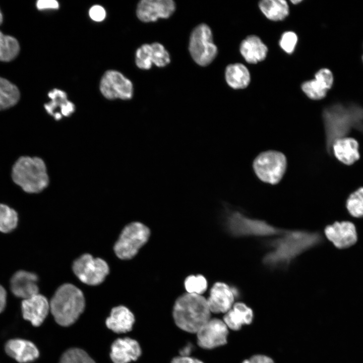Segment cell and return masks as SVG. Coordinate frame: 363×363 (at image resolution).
Here are the masks:
<instances>
[{
	"instance_id": "obj_1",
	"label": "cell",
	"mask_w": 363,
	"mask_h": 363,
	"mask_svg": "<svg viewBox=\"0 0 363 363\" xmlns=\"http://www.w3.org/2000/svg\"><path fill=\"white\" fill-rule=\"evenodd\" d=\"M279 236L268 243L270 250L263 257V264L269 268L286 267L321 240L319 234L300 230H284Z\"/></svg>"
},
{
	"instance_id": "obj_2",
	"label": "cell",
	"mask_w": 363,
	"mask_h": 363,
	"mask_svg": "<svg viewBox=\"0 0 363 363\" xmlns=\"http://www.w3.org/2000/svg\"><path fill=\"white\" fill-rule=\"evenodd\" d=\"M207 299L200 294L187 293L175 301L173 317L176 325L190 333L198 331L210 319Z\"/></svg>"
},
{
	"instance_id": "obj_3",
	"label": "cell",
	"mask_w": 363,
	"mask_h": 363,
	"mask_svg": "<svg viewBox=\"0 0 363 363\" xmlns=\"http://www.w3.org/2000/svg\"><path fill=\"white\" fill-rule=\"evenodd\" d=\"M49 305L55 322L62 326L67 327L74 324L83 312L85 301L79 288L66 283L55 291Z\"/></svg>"
},
{
	"instance_id": "obj_4",
	"label": "cell",
	"mask_w": 363,
	"mask_h": 363,
	"mask_svg": "<svg viewBox=\"0 0 363 363\" xmlns=\"http://www.w3.org/2000/svg\"><path fill=\"white\" fill-rule=\"evenodd\" d=\"M14 182L28 193H38L48 185L49 176L44 161L37 157L22 156L12 171Z\"/></svg>"
},
{
	"instance_id": "obj_5",
	"label": "cell",
	"mask_w": 363,
	"mask_h": 363,
	"mask_svg": "<svg viewBox=\"0 0 363 363\" xmlns=\"http://www.w3.org/2000/svg\"><path fill=\"white\" fill-rule=\"evenodd\" d=\"M323 118L325 127L326 146L330 151L332 142L336 139L344 137L343 122L345 123L363 118V108L355 105L334 104L324 109Z\"/></svg>"
},
{
	"instance_id": "obj_6",
	"label": "cell",
	"mask_w": 363,
	"mask_h": 363,
	"mask_svg": "<svg viewBox=\"0 0 363 363\" xmlns=\"http://www.w3.org/2000/svg\"><path fill=\"white\" fill-rule=\"evenodd\" d=\"M150 235L149 228L143 223L135 222L128 224L114 246L115 255L123 260L133 258L147 243Z\"/></svg>"
},
{
	"instance_id": "obj_7",
	"label": "cell",
	"mask_w": 363,
	"mask_h": 363,
	"mask_svg": "<svg viewBox=\"0 0 363 363\" xmlns=\"http://www.w3.org/2000/svg\"><path fill=\"white\" fill-rule=\"evenodd\" d=\"M254 171L263 182L277 184L282 178L287 167V160L282 153L268 150L259 154L253 163Z\"/></svg>"
},
{
	"instance_id": "obj_8",
	"label": "cell",
	"mask_w": 363,
	"mask_h": 363,
	"mask_svg": "<svg viewBox=\"0 0 363 363\" xmlns=\"http://www.w3.org/2000/svg\"><path fill=\"white\" fill-rule=\"evenodd\" d=\"M227 225L231 233L237 236L279 235L284 231L265 221L250 218L237 211L229 214Z\"/></svg>"
},
{
	"instance_id": "obj_9",
	"label": "cell",
	"mask_w": 363,
	"mask_h": 363,
	"mask_svg": "<svg viewBox=\"0 0 363 363\" xmlns=\"http://www.w3.org/2000/svg\"><path fill=\"white\" fill-rule=\"evenodd\" d=\"M189 51L194 61L201 66L209 65L215 58L217 48L213 43L212 31L207 25L201 24L192 32Z\"/></svg>"
},
{
	"instance_id": "obj_10",
	"label": "cell",
	"mask_w": 363,
	"mask_h": 363,
	"mask_svg": "<svg viewBox=\"0 0 363 363\" xmlns=\"http://www.w3.org/2000/svg\"><path fill=\"white\" fill-rule=\"evenodd\" d=\"M73 270L83 283L96 285L102 283L109 273V267L103 259L88 254L77 258L73 264Z\"/></svg>"
},
{
	"instance_id": "obj_11",
	"label": "cell",
	"mask_w": 363,
	"mask_h": 363,
	"mask_svg": "<svg viewBox=\"0 0 363 363\" xmlns=\"http://www.w3.org/2000/svg\"><path fill=\"white\" fill-rule=\"evenodd\" d=\"M99 88L102 94L108 99L128 100L133 96V87L131 81L114 70L105 72L101 79Z\"/></svg>"
},
{
	"instance_id": "obj_12",
	"label": "cell",
	"mask_w": 363,
	"mask_h": 363,
	"mask_svg": "<svg viewBox=\"0 0 363 363\" xmlns=\"http://www.w3.org/2000/svg\"><path fill=\"white\" fill-rule=\"evenodd\" d=\"M228 327L220 319H210L197 332L198 343L205 349H212L227 342Z\"/></svg>"
},
{
	"instance_id": "obj_13",
	"label": "cell",
	"mask_w": 363,
	"mask_h": 363,
	"mask_svg": "<svg viewBox=\"0 0 363 363\" xmlns=\"http://www.w3.org/2000/svg\"><path fill=\"white\" fill-rule=\"evenodd\" d=\"M175 9V4L171 0H142L138 4L136 14L141 21L150 22L169 18Z\"/></svg>"
},
{
	"instance_id": "obj_14",
	"label": "cell",
	"mask_w": 363,
	"mask_h": 363,
	"mask_svg": "<svg viewBox=\"0 0 363 363\" xmlns=\"http://www.w3.org/2000/svg\"><path fill=\"white\" fill-rule=\"evenodd\" d=\"M324 232L327 238L339 249L349 247L357 240L355 226L350 222H336L327 226Z\"/></svg>"
},
{
	"instance_id": "obj_15",
	"label": "cell",
	"mask_w": 363,
	"mask_h": 363,
	"mask_svg": "<svg viewBox=\"0 0 363 363\" xmlns=\"http://www.w3.org/2000/svg\"><path fill=\"white\" fill-rule=\"evenodd\" d=\"M24 319L30 321L35 327L43 322L50 311V305L47 298L40 294L23 299L21 305Z\"/></svg>"
},
{
	"instance_id": "obj_16",
	"label": "cell",
	"mask_w": 363,
	"mask_h": 363,
	"mask_svg": "<svg viewBox=\"0 0 363 363\" xmlns=\"http://www.w3.org/2000/svg\"><path fill=\"white\" fill-rule=\"evenodd\" d=\"M333 80L332 72L327 68H322L315 74L314 79L302 84L301 89L309 98L320 100L326 96L333 85Z\"/></svg>"
},
{
	"instance_id": "obj_17",
	"label": "cell",
	"mask_w": 363,
	"mask_h": 363,
	"mask_svg": "<svg viewBox=\"0 0 363 363\" xmlns=\"http://www.w3.org/2000/svg\"><path fill=\"white\" fill-rule=\"evenodd\" d=\"M359 147V143L355 138L344 136L332 142L330 151L338 161L350 166L360 158Z\"/></svg>"
},
{
	"instance_id": "obj_18",
	"label": "cell",
	"mask_w": 363,
	"mask_h": 363,
	"mask_svg": "<svg viewBox=\"0 0 363 363\" xmlns=\"http://www.w3.org/2000/svg\"><path fill=\"white\" fill-rule=\"evenodd\" d=\"M38 277L32 272L19 270L15 273L10 280V288L17 297L23 299L38 294Z\"/></svg>"
},
{
	"instance_id": "obj_19",
	"label": "cell",
	"mask_w": 363,
	"mask_h": 363,
	"mask_svg": "<svg viewBox=\"0 0 363 363\" xmlns=\"http://www.w3.org/2000/svg\"><path fill=\"white\" fill-rule=\"evenodd\" d=\"M234 296L233 290L227 284L223 282L215 283L207 299L210 312L226 313L233 306Z\"/></svg>"
},
{
	"instance_id": "obj_20",
	"label": "cell",
	"mask_w": 363,
	"mask_h": 363,
	"mask_svg": "<svg viewBox=\"0 0 363 363\" xmlns=\"http://www.w3.org/2000/svg\"><path fill=\"white\" fill-rule=\"evenodd\" d=\"M141 354V349L138 342L126 337L118 338L112 343L110 357L113 363H129L137 360Z\"/></svg>"
},
{
	"instance_id": "obj_21",
	"label": "cell",
	"mask_w": 363,
	"mask_h": 363,
	"mask_svg": "<svg viewBox=\"0 0 363 363\" xmlns=\"http://www.w3.org/2000/svg\"><path fill=\"white\" fill-rule=\"evenodd\" d=\"M7 354L20 363H28L37 359L39 351L35 344L28 340L14 339L5 344Z\"/></svg>"
},
{
	"instance_id": "obj_22",
	"label": "cell",
	"mask_w": 363,
	"mask_h": 363,
	"mask_svg": "<svg viewBox=\"0 0 363 363\" xmlns=\"http://www.w3.org/2000/svg\"><path fill=\"white\" fill-rule=\"evenodd\" d=\"M48 95L51 101L44 105V108L55 120H59L63 116H69L74 112L75 105L68 100L67 94L64 91L54 89L50 91Z\"/></svg>"
},
{
	"instance_id": "obj_23",
	"label": "cell",
	"mask_w": 363,
	"mask_h": 363,
	"mask_svg": "<svg viewBox=\"0 0 363 363\" xmlns=\"http://www.w3.org/2000/svg\"><path fill=\"white\" fill-rule=\"evenodd\" d=\"M134 322V316L129 309L119 306L112 309L105 324L107 327L114 332L123 333L130 331Z\"/></svg>"
},
{
	"instance_id": "obj_24",
	"label": "cell",
	"mask_w": 363,
	"mask_h": 363,
	"mask_svg": "<svg viewBox=\"0 0 363 363\" xmlns=\"http://www.w3.org/2000/svg\"><path fill=\"white\" fill-rule=\"evenodd\" d=\"M239 50L245 60L250 64H256L266 57L268 48L261 39L256 35H250L243 40Z\"/></svg>"
},
{
	"instance_id": "obj_25",
	"label": "cell",
	"mask_w": 363,
	"mask_h": 363,
	"mask_svg": "<svg viewBox=\"0 0 363 363\" xmlns=\"http://www.w3.org/2000/svg\"><path fill=\"white\" fill-rule=\"evenodd\" d=\"M253 319L252 310L243 302H236L226 313L223 322L233 330H239L243 325L250 324Z\"/></svg>"
},
{
	"instance_id": "obj_26",
	"label": "cell",
	"mask_w": 363,
	"mask_h": 363,
	"mask_svg": "<svg viewBox=\"0 0 363 363\" xmlns=\"http://www.w3.org/2000/svg\"><path fill=\"white\" fill-rule=\"evenodd\" d=\"M225 77L227 84L235 89L246 88L251 80L248 69L245 65L240 63L227 66L225 69Z\"/></svg>"
},
{
	"instance_id": "obj_27",
	"label": "cell",
	"mask_w": 363,
	"mask_h": 363,
	"mask_svg": "<svg viewBox=\"0 0 363 363\" xmlns=\"http://www.w3.org/2000/svg\"><path fill=\"white\" fill-rule=\"evenodd\" d=\"M259 7L268 19L274 21L285 19L289 14V7L284 0H263Z\"/></svg>"
},
{
	"instance_id": "obj_28",
	"label": "cell",
	"mask_w": 363,
	"mask_h": 363,
	"mask_svg": "<svg viewBox=\"0 0 363 363\" xmlns=\"http://www.w3.org/2000/svg\"><path fill=\"white\" fill-rule=\"evenodd\" d=\"M20 92L9 81L0 77V110L10 108L19 101Z\"/></svg>"
},
{
	"instance_id": "obj_29",
	"label": "cell",
	"mask_w": 363,
	"mask_h": 363,
	"mask_svg": "<svg viewBox=\"0 0 363 363\" xmlns=\"http://www.w3.org/2000/svg\"><path fill=\"white\" fill-rule=\"evenodd\" d=\"M19 44L14 37L4 34L0 31V60L9 62L19 53Z\"/></svg>"
},
{
	"instance_id": "obj_30",
	"label": "cell",
	"mask_w": 363,
	"mask_h": 363,
	"mask_svg": "<svg viewBox=\"0 0 363 363\" xmlns=\"http://www.w3.org/2000/svg\"><path fill=\"white\" fill-rule=\"evenodd\" d=\"M18 221L16 211L9 206L0 204V231L8 233L13 230Z\"/></svg>"
},
{
	"instance_id": "obj_31",
	"label": "cell",
	"mask_w": 363,
	"mask_h": 363,
	"mask_svg": "<svg viewBox=\"0 0 363 363\" xmlns=\"http://www.w3.org/2000/svg\"><path fill=\"white\" fill-rule=\"evenodd\" d=\"M346 208L354 217L363 216V187L351 193L346 200Z\"/></svg>"
},
{
	"instance_id": "obj_32",
	"label": "cell",
	"mask_w": 363,
	"mask_h": 363,
	"mask_svg": "<svg viewBox=\"0 0 363 363\" xmlns=\"http://www.w3.org/2000/svg\"><path fill=\"white\" fill-rule=\"evenodd\" d=\"M59 363H95L84 350L78 348H72L62 355Z\"/></svg>"
},
{
	"instance_id": "obj_33",
	"label": "cell",
	"mask_w": 363,
	"mask_h": 363,
	"mask_svg": "<svg viewBox=\"0 0 363 363\" xmlns=\"http://www.w3.org/2000/svg\"><path fill=\"white\" fill-rule=\"evenodd\" d=\"M185 286L188 293L201 295L206 291L207 282L201 275H190L186 278Z\"/></svg>"
},
{
	"instance_id": "obj_34",
	"label": "cell",
	"mask_w": 363,
	"mask_h": 363,
	"mask_svg": "<svg viewBox=\"0 0 363 363\" xmlns=\"http://www.w3.org/2000/svg\"><path fill=\"white\" fill-rule=\"evenodd\" d=\"M153 54V64L158 67H163L170 62V56L164 47L160 43L155 42L151 44Z\"/></svg>"
},
{
	"instance_id": "obj_35",
	"label": "cell",
	"mask_w": 363,
	"mask_h": 363,
	"mask_svg": "<svg viewBox=\"0 0 363 363\" xmlns=\"http://www.w3.org/2000/svg\"><path fill=\"white\" fill-rule=\"evenodd\" d=\"M150 44H144L141 46L136 51L135 62L137 66L144 70L150 69L152 63L149 56Z\"/></svg>"
},
{
	"instance_id": "obj_36",
	"label": "cell",
	"mask_w": 363,
	"mask_h": 363,
	"mask_svg": "<svg viewBox=\"0 0 363 363\" xmlns=\"http://www.w3.org/2000/svg\"><path fill=\"white\" fill-rule=\"evenodd\" d=\"M297 36L292 31H286L283 33L279 40V45L287 53H292L297 42Z\"/></svg>"
},
{
	"instance_id": "obj_37",
	"label": "cell",
	"mask_w": 363,
	"mask_h": 363,
	"mask_svg": "<svg viewBox=\"0 0 363 363\" xmlns=\"http://www.w3.org/2000/svg\"><path fill=\"white\" fill-rule=\"evenodd\" d=\"M90 17L94 21L101 22L106 16V12L104 9L99 5H94L89 10Z\"/></svg>"
},
{
	"instance_id": "obj_38",
	"label": "cell",
	"mask_w": 363,
	"mask_h": 363,
	"mask_svg": "<svg viewBox=\"0 0 363 363\" xmlns=\"http://www.w3.org/2000/svg\"><path fill=\"white\" fill-rule=\"evenodd\" d=\"M36 6L38 10L57 9L59 7L58 3L55 0H39Z\"/></svg>"
},
{
	"instance_id": "obj_39",
	"label": "cell",
	"mask_w": 363,
	"mask_h": 363,
	"mask_svg": "<svg viewBox=\"0 0 363 363\" xmlns=\"http://www.w3.org/2000/svg\"><path fill=\"white\" fill-rule=\"evenodd\" d=\"M243 363H274L270 357L261 354L255 355L249 359L245 360Z\"/></svg>"
},
{
	"instance_id": "obj_40",
	"label": "cell",
	"mask_w": 363,
	"mask_h": 363,
	"mask_svg": "<svg viewBox=\"0 0 363 363\" xmlns=\"http://www.w3.org/2000/svg\"><path fill=\"white\" fill-rule=\"evenodd\" d=\"M171 363H203L202 361L188 356H178L174 358Z\"/></svg>"
},
{
	"instance_id": "obj_41",
	"label": "cell",
	"mask_w": 363,
	"mask_h": 363,
	"mask_svg": "<svg viewBox=\"0 0 363 363\" xmlns=\"http://www.w3.org/2000/svg\"><path fill=\"white\" fill-rule=\"evenodd\" d=\"M7 292L5 289L0 285V313L2 312L6 305Z\"/></svg>"
},
{
	"instance_id": "obj_42",
	"label": "cell",
	"mask_w": 363,
	"mask_h": 363,
	"mask_svg": "<svg viewBox=\"0 0 363 363\" xmlns=\"http://www.w3.org/2000/svg\"><path fill=\"white\" fill-rule=\"evenodd\" d=\"M293 4H297L298 3H299L301 2V0H295V1H291Z\"/></svg>"
},
{
	"instance_id": "obj_43",
	"label": "cell",
	"mask_w": 363,
	"mask_h": 363,
	"mask_svg": "<svg viewBox=\"0 0 363 363\" xmlns=\"http://www.w3.org/2000/svg\"><path fill=\"white\" fill-rule=\"evenodd\" d=\"M2 21H3V16H2V13L0 11V25L2 23Z\"/></svg>"
},
{
	"instance_id": "obj_44",
	"label": "cell",
	"mask_w": 363,
	"mask_h": 363,
	"mask_svg": "<svg viewBox=\"0 0 363 363\" xmlns=\"http://www.w3.org/2000/svg\"><path fill=\"white\" fill-rule=\"evenodd\" d=\"M362 60H363V56H362Z\"/></svg>"
}]
</instances>
